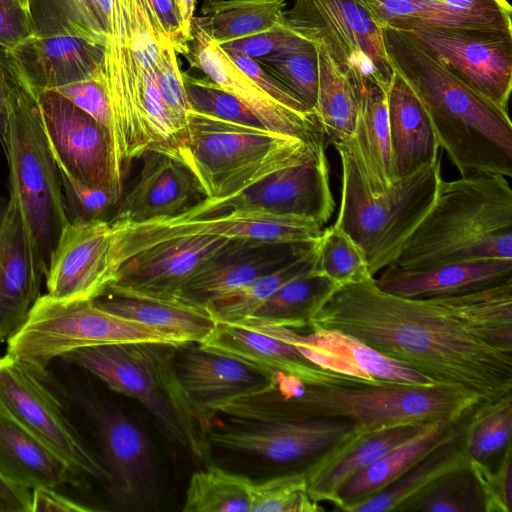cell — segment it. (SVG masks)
Returning a JSON list of instances; mask_svg holds the SVG:
<instances>
[{"label": "cell", "instance_id": "6da1fadb", "mask_svg": "<svg viewBox=\"0 0 512 512\" xmlns=\"http://www.w3.org/2000/svg\"><path fill=\"white\" fill-rule=\"evenodd\" d=\"M308 328L353 336L479 403L512 392V281L408 298L369 277L337 285Z\"/></svg>", "mask_w": 512, "mask_h": 512}, {"label": "cell", "instance_id": "7a4b0ae2", "mask_svg": "<svg viewBox=\"0 0 512 512\" xmlns=\"http://www.w3.org/2000/svg\"><path fill=\"white\" fill-rule=\"evenodd\" d=\"M479 402L450 387L413 385L359 378L308 384L283 372L271 373L261 388L227 404L239 420L260 422L342 418L362 432L396 425L457 420Z\"/></svg>", "mask_w": 512, "mask_h": 512}, {"label": "cell", "instance_id": "3957f363", "mask_svg": "<svg viewBox=\"0 0 512 512\" xmlns=\"http://www.w3.org/2000/svg\"><path fill=\"white\" fill-rule=\"evenodd\" d=\"M389 62L423 104L443 149L461 176L512 177V123L504 109L449 72L402 31L383 26Z\"/></svg>", "mask_w": 512, "mask_h": 512}, {"label": "cell", "instance_id": "277c9868", "mask_svg": "<svg viewBox=\"0 0 512 512\" xmlns=\"http://www.w3.org/2000/svg\"><path fill=\"white\" fill-rule=\"evenodd\" d=\"M479 260H512L510 184L505 176L487 172L442 179L394 264L421 270Z\"/></svg>", "mask_w": 512, "mask_h": 512}, {"label": "cell", "instance_id": "5b68a950", "mask_svg": "<svg viewBox=\"0 0 512 512\" xmlns=\"http://www.w3.org/2000/svg\"><path fill=\"white\" fill-rule=\"evenodd\" d=\"M175 348L151 342L99 345L69 351L60 359L140 402L163 436L198 460H207L210 429L180 384Z\"/></svg>", "mask_w": 512, "mask_h": 512}, {"label": "cell", "instance_id": "8992f818", "mask_svg": "<svg viewBox=\"0 0 512 512\" xmlns=\"http://www.w3.org/2000/svg\"><path fill=\"white\" fill-rule=\"evenodd\" d=\"M323 149L324 143L241 126L190 110L186 137L176 155L197 180L204 199H220Z\"/></svg>", "mask_w": 512, "mask_h": 512}, {"label": "cell", "instance_id": "52a82bcc", "mask_svg": "<svg viewBox=\"0 0 512 512\" xmlns=\"http://www.w3.org/2000/svg\"><path fill=\"white\" fill-rule=\"evenodd\" d=\"M4 154L9 168V200L46 276L52 253L70 222L59 169L41 124L37 92L26 76L9 103Z\"/></svg>", "mask_w": 512, "mask_h": 512}, {"label": "cell", "instance_id": "ba28073f", "mask_svg": "<svg viewBox=\"0 0 512 512\" xmlns=\"http://www.w3.org/2000/svg\"><path fill=\"white\" fill-rule=\"evenodd\" d=\"M342 167L341 198L334 223L363 250L369 272L394 263L405 241L431 208L442 180L441 158L396 179L383 194L367 189L345 144L334 145Z\"/></svg>", "mask_w": 512, "mask_h": 512}, {"label": "cell", "instance_id": "9c48e42d", "mask_svg": "<svg viewBox=\"0 0 512 512\" xmlns=\"http://www.w3.org/2000/svg\"><path fill=\"white\" fill-rule=\"evenodd\" d=\"M7 342V354L35 372L46 371L54 358L84 347L140 342L186 345L170 333L104 310L94 300L62 301L48 294L37 299Z\"/></svg>", "mask_w": 512, "mask_h": 512}, {"label": "cell", "instance_id": "30bf717a", "mask_svg": "<svg viewBox=\"0 0 512 512\" xmlns=\"http://www.w3.org/2000/svg\"><path fill=\"white\" fill-rule=\"evenodd\" d=\"M284 25L324 49L358 94L369 81L387 93L394 70L383 28L362 0H294Z\"/></svg>", "mask_w": 512, "mask_h": 512}, {"label": "cell", "instance_id": "8fae6325", "mask_svg": "<svg viewBox=\"0 0 512 512\" xmlns=\"http://www.w3.org/2000/svg\"><path fill=\"white\" fill-rule=\"evenodd\" d=\"M83 413L110 474L108 495L114 509L138 511L157 497L161 481L155 449L144 427L117 403L93 388L75 384L66 392Z\"/></svg>", "mask_w": 512, "mask_h": 512}, {"label": "cell", "instance_id": "7c38bea8", "mask_svg": "<svg viewBox=\"0 0 512 512\" xmlns=\"http://www.w3.org/2000/svg\"><path fill=\"white\" fill-rule=\"evenodd\" d=\"M47 375V370L35 372L9 354L0 357V403L81 474L108 484L110 474L101 457L67 417Z\"/></svg>", "mask_w": 512, "mask_h": 512}, {"label": "cell", "instance_id": "4fadbf2b", "mask_svg": "<svg viewBox=\"0 0 512 512\" xmlns=\"http://www.w3.org/2000/svg\"><path fill=\"white\" fill-rule=\"evenodd\" d=\"M334 208L328 161L325 150H321L237 194L202 199L175 217L145 224H168L231 212H256L301 216L323 226L331 218Z\"/></svg>", "mask_w": 512, "mask_h": 512}, {"label": "cell", "instance_id": "5bb4252c", "mask_svg": "<svg viewBox=\"0 0 512 512\" xmlns=\"http://www.w3.org/2000/svg\"><path fill=\"white\" fill-rule=\"evenodd\" d=\"M114 230L117 272L106 291L166 299H173L180 285L232 240L205 234L141 236Z\"/></svg>", "mask_w": 512, "mask_h": 512}, {"label": "cell", "instance_id": "9a60e30c", "mask_svg": "<svg viewBox=\"0 0 512 512\" xmlns=\"http://www.w3.org/2000/svg\"><path fill=\"white\" fill-rule=\"evenodd\" d=\"M39 115L58 168L84 184L123 195L124 174L110 132L53 90L37 93Z\"/></svg>", "mask_w": 512, "mask_h": 512}, {"label": "cell", "instance_id": "2e32d148", "mask_svg": "<svg viewBox=\"0 0 512 512\" xmlns=\"http://www.w3.org/2000/svg\"><path fill=\"white\" fill-rule=\"evenodd\" d=\"M358 430L342 418L260 422L228 419L208 434L210 444L268 462L300 465L303 470L325 461Z\"/></svg>", "mask_w": 512, "mask_h": 512}, {"label": "cell", "instance_id": "e0dca14e", "mask_svg": "<svg viewBox=\"0 0 512 512\" xmlns=\"http://www.w3.org/2000/svg\"><path fill=\"white\" fill-rule=\"evenodd\" d=\"M472 89L507 109L512 88V33L494 30H400Z\"/></svg>", "mask_w": 512, "mask_h": 512}, {"label": "cell", "instance_id": "ac0fdd59", "mask_svg": "<svg viewBox=\"0 0 512 512\" xmlns=\"http://www.w3.org/2000/svg\"><path fill=\"white\" fill-rule=\"evenodd\" d=\"M116 272V232L109 221L69 223L50 259L46 294L62 301L95 300Z\"/></svg>", "mask_w": 512, "mask_h": 512}, {"label": "cell", "instance_id": "d6986e66", "mask_svg": "<svg viewBox=\"0 0 512 512\" xmlns=\"http://www.w3.org/2000/svg\"><path fill=\"white\" fill-rule=\"evenodd\" d=\"M178 53L191 67L202 71L207 79L245 104L270 131L327 146L315 114L296 112L269 96L234 63L196 17L192 20L190 36Z\"/></svg>", "mask_w": 512, "mask_h": 512}, {"label": "cell", "instance_id": "ffe728a7", "mask_svg": "<svg viewBox=\"0 0 512 512\" xmlns=\"http://www.w3.org/2000/svg\"><path fill=\"white\" fill-rule=\"evenodd\" d=\"M293 344L306 358L335 373L368 381L432 385L430 379L398 363L357 338L338 330L317 329L308 334L252 318L237 323Z\"/></svg>", "mask_w": 512, "mask_h": 512}, {"label": "cell", "instance_id": "44dd1931", "mask_svg": "<svg viewBox=\"0 0 512 512\" xmlns=\"http://www.w3.org/2000/svg\"><path fill=\"white\" fill-rule=\"evenodd\" d=\"M132 187L122 195L109 221L130 226L175 217L204 199L202 190L175 152L148 149Z\"/></svg>", "mask_w": 512, "mask_h": 512}, {"label": "cell", "instance_id": "7402d4cb", "mask_svg": "<svg viewBox=\"0 0 512 512\" xmlns=\"http://www.w3.org/2000/svg\"><path fill=\"white\" fill-rule=\"evenodd\" d=\"M314 243L231 240L180 285L173 299L205 308L210 300L290 263L309 251Z\"/></svg>", "mask_w": 512, "mask_h": 512}, {"label": "cell", "instance_id": "603a6c76", "mask_svg": "<svg viewBox=\"0 0 512 512\" xmlns=\"http://www.w3.org/2000/svg\"><path fill=\"white\" fill-rule=\"evenodd\" d=\"M45 276L39 266L20 215L0 196V343L24 324Z\"/></svg>", "mask_w": 512, "mask_h": 512}, {"label": "cell", "instance_id": "cb8c5ba5", "mask_svg": "<svg viewBox=\"0 0 512 512\" xmlns=\"http://www.w3.org/2000/svg\"><path fill=\"white\" fill-rule=\"evenodd\" d=\"M183 347L175 353L177 375L187 398L209 429L218 405L263 387L271 375L196 343Z\"/></svg>", "mask_w": 512, "mask_h": 512}, {"label": "cell", "instance_id": "d4e9b609", "mask_svg": "<svg viewBox=\"0 0 512 512\" xmlns=\"http://www.w3.org/2000/svg\"><path fill=\"white\" fill-rule=\"evenodd\" d=\"M383 27L447 28L512 33L507 0H362Z\"/></svg>", "mask_w": 512, "mask_h": 512}, {"label": "cell", "instance_id": "484cf974", "mask_svg": "<svg viewBox=\"0 0 512 512\" xmlns=\"http://www.w3.org/2000/svg\"><path fill=\"white\" fill-rule=\"evenodd\" d=\"M113 227L125 234L141 236L205 234L232 240L302 244L315 242L323 226L295 215L231 212L168 224Z\"/></svg>", "mask_w": 512, "mask_h": 512}, {"label": "cell", "instance_id": "4316f807", "mask_svg": "<svg viewBox=\"0 0 512 512\" xmlns=\"http://www.w3.org/2000/svg\"><path fill=\"white\" fill-rule=\"evenodd\" d=\"M197 345L268 374L283 372L308 384L355 379L320 367L291 343L237 324L216 322L210 334Z\"/></svg>", "mask_w": 512, "mask_h": 512}, {"label": "cell", "instance_id": "83f0119b", "mask_svg": "<svg viewBox=\"0 0 512 512\" xmlns=\"http://www.w3.org/2000/svg\"><path fill=\"white\" fill-rule=\"evenodd\" d=\"M10 51L39 93L95 75L103 60L105 45L73 36L31 35Z\"/></svg>", "mask_w": 512, "mask_h": 512}, {"label": "cell", "instance_id": "f1b7e54d", "mask_svg": "<svg viewBox=\"0 0 512 512\" xmlns=\"http://www.w3.org/2000/svg\"><path fill=\"white\" fill-rule=\"evenodd\" d=\"M0 475L30 490L81 486L86 477L23 427L0 403Z\"/></svg>", "mask_w": 512, "mask_h": 512}, {"label": "cell", "instance_id": "f546056e", "mask_svg": "<svg viewBox=\"0 0 512 512\" xmlns=\"http://www.w3.org/2000/svg\"><path fill=\"white\" fill-rule=\"evenodd\" d=\"M509 281L512 260L455 262L421 270L401 269L392 263L375 279L381 290L408 298L468 292Z\"/></svg>", "mask_w": 512, "mask_h": 512}, {"label": "cell", "instance_id": "4dcf8cb0", "mask_svg": "<svg viewBox=\"0 0 512 512\" xmlns=\"http://www.w3.org/2000/svg\"><path fill=\"white\" fill-rule=\"evenodd\" d=\"M386 97L393 173L396 180L436 161L440 147L423 104L396 71Z\"/></svg>", "mask_w": 512, "mask_h": 512}, {"label": "cell", "instance_id": "1f68e13d", "mask_svg": "<svg viewBox=\"0 0 512 512\" xmlns=\"http://www.w3.org/2000/svg\"><path fill=\"white\" fill-rule=\"evenodd\" d=\"M427 424L410 423L356 432L325 461L304 470L310 497L316 502H333L338 489L348 479L415 436Z\"/></svg>", "mask_w": 512, "mask_h": 512}, {"label": "cell", "instance_id": "d6a6232c", "mask_svg": "<svg viewBox=\"0 0 512 512\" xmlns=\"http://www.w3.org/2000/svg\"><path fill=\"white\" fill-rule=\"evenodd\" d=\"M345 144L373 195L385 193L395 181L392 164L386 92L367 82L359 94L353 138Z\"/></svg>", "mask_w": 512, "mask_h": 512}, {"label": "cell", "instance_id": "836d02e7", "mask_svg": "<svg viewBox=\"0 0 512 512\" xmlns=\"http://www.w3.org/2000/svg\"><path fill=\"white\" fill-rule=\"evenodd\" d=\"M471 410L455 422L436 446L396 480L360 503L353 512L399 511L402 505L442 475L467 466L465 431Z\"/></svg>", "mask_w": 512, "mask_h": 512}, {"label": "cell", "instance_id": "e575fe53", "mask_svg": "<svg viewBox=\"0 0 512 512\" xmlns=\"http://www.w3.org/2000/svg\"><path fill=\"white\" fill-rule=\"evenodd\" d=\"M94 302L111 313L170 333L185 344L202 342L216 324L205 308L176 299L106 291Z\"/></svg>", "mask_w": 512, "mask_h": 512}, {"label": "cell", "instance_id": "d590c367", "mask_svg": "<svg viewBox=\"0 0 512 512\" xmlns=\"http://www.w3.org/2000/svg\"><path fill=\"white\" fill-rule=\"evenodd\" d=\"M457 420L440 419L427 424L415 436L348 479L338 489L332 503L353 512L360 503L384 489L436 446Z\"/></svg>", "mask_w": 512, "mask_h": 512}, {"label": "cell", "instance_id": "8d00e7d4", "mask_svg": "<svg viewBox=\"0 0 512 512\" xmlns=\"http://www.w3.org/2000/svg\"><path fill=\"white\" fill-rule=\"evenodd\" d=\"M285 7V0H206L196 18L223 44L283 26Z\"/></svg>", "mask_w": 512, "mask_h": 512}, {"label": "cell", "instance_id": "74e56055", "mask_svg": "<svg viewBox=\"0 0 512 512\" xmlns=\"http://www.w3.org/2000/svg\"><path fill=\"white\" fill-rule=\"evenodd\" d=\"M319 86L314 114L326 144L349 142L354 135L359 94L351 81L340 72L327 52L318 47Z\"/></svg>", "mask_w": 512, "mask_h": 512}, {"label": "cell", "instance_id": "f35d334b", "mask_svg": "<svg viewBox=\"0 0 512 512\" xmlns=\"http://www.w3.org/2000/svg\"><path fill=\"white\" fill-rule=\"evenodd\" d=\"M336 287L312 269L281 286L248 318L293 330L309 327L314 313Z\"/></svg>", "mask_w": 512, "mask_h": 512}, {"label": "cell", "instance_id": "ab89813d", "mask_svg": "<svg viewBox=\"0 0 512 512\" xmlns=\"http://www.w3.org/2000/svg\"><path fill=\"white\" fill-rule=\"evenodd\" d=\"M37 37L73 36L105 45L109 27L95 0H28Z\"/></svg>", "mask_w": 512, "mask_h": 512}, {"label": "cell", "instance_id": "60d3db41", "mask_svg": "<svg viewBox=\"0 0 512 512\" xmlns=\"http://www.w3.org/2000/svg\"><path fill=\"white\" fill-rule=\"evenodd\" d=\"M313 247L290 263L250 284L210 300L205 309L215 322L237 324L251 316L268 298L291 279L313 269Z\"/></svg>", "mask_w": 512, "mask_h": 512}, {"label": "cell", "instance_id": "b9f144b4", "mask_svg": "<svg viewBox=\"0 0 512 512\" xmlns=\"http://www.w3.org/2000/svg\"><path fill=\"white\" fill-rule=\"evenodd\" d=\"M254 482L244 475L210 466L192 474L184 512H251Z\"/></svg>", "mask_w": 512, "mask_h": 512}, {"label": "cell", "instance_id": "7bdbcfd3", "mask_svg": "<svg viewBox=\"0 0 512 512\" xmlns=\"http://www.w3.org/2000/svg\"><path fill=\"white\" fill-rule=\"evenodd\" d=\"M512 392L473 407L465 431L469 460L486 463L510 443Z\"/></svg>", "mask_w": 512, "mask_h": 512}, {"label": "cell", "instance_id": "ee69618b", "mask_svg": "<svg viewBox=\"0 0 512 512\" xmlns=\"http://www.w3.org/2000/svg\"><path fill=\"white\" fill-rule=\"evenodd\" d=\"M399 511L484 512L481 491L469 464L433 481Z\"/></svg>", "mask_w": 512, "mask_h": 512}, {"label": "cell", "instance_id": "f6af8a7d", "mask_svg": "<svg viewBox=\"0 0 512 512\" xmlns=\"http://www.w3.org/2000/svg\"><path fill=\"white\" fill-rule=\"evenodd\" d=\"M313 270L337 285L373 277L363 250L334 224L322 230L314 243Z\"/></svg>", "mask_w": 512, "mask_h": 512}, {"label": "cell", "instance_id": "bcb514c9", "mask_svg": "<svg viewBox=\"0 0 512 512\" xmlns=\"http://www.w3.org/2000/svg\"><path fill=\"white\" fill-rule=\"evenodd\" d=\"M314 113L319 86L318 48L312 42L257 60Z\"/></svg>", "mask_w": 512, "mask_h": 512}, {"label": "cell", "instance_id": "7dc6e473", "mask_svg": "<svg viewBox=\"0 0 512 512\" xmlns=\"http://www.w3.org/2000/svg\"><path fill=\"white\" fill-rule=\"evenodd\" d=\"M182 78L190 110L233 124L269 130L252 110L211 80L184 72Z\"/></svg>", "mask_w": 512, "mask_h": 512}, {"label": "cell", "instance_id": "c3c4849f", "mask_svg": "<svg viewBox=\"0 0 512 512\" xmlns=\"http://www.w3.org/2000/svg\"><path fill=\"white\" fill-rule=\"evenodd\" d=\"M323 508L307 490L304 470L273 477L252 488L251 512H318Z\"/></svg>", "mask_w": 512, "mask_h": 512}, {"label": "cell", "instance_id": "681fc988", "mask_svg": "<svg viewBox=\"0 0 512 512\" xmlns=\"http://www.w3.org/2000/svg\"><path fill=\"white\" fill-rule=\"evenodd\" d=\"M157 75L165 109L182 144L186 137L190 105L172 41L162 48Z\"/></svg>", "mask_w": 512, "mask_h": 512}, {"label": "cell", "instance_id": "f907efd6", "mask_svg": "<svg viewBox=\"0 0 512 512\" xmlns=\"http://www.w3.org/2000/svg\"><path fill=\"white\" fill-rule=\"evenodd\" d=\"M59 174L70 223L107 220L108 214L119 202L111 191L79 182L60 169Z\"/></svg>", "mask_w": 512, "mask_h": 512}, {"label": "cell", "instance_id": "816d5d0a", "mask_svg": "<svg viewBox=\"0 0 512 512\" xmlns=\"http://www.w3.org/2000/svg\"><path fill=\"white\" fill-rule=\"evenodd\" d=\"M496 470L488 464L469 460L483 500L484 512H511L512 509V452L510 443L505 447Z\"/></svg>", "mask_w": 512, "mask_h": 512}, {"label": "cell", "instance_id": "f5cc1de1", "mask_svg": "<svg viewBox=\"0 0 512 512\" xmlns=\"http://www.w3.org/2000/svg\"><path fill=\"white\" fill-rule=\"evenodd\" d=\"M53 91L90 115L104 126L113 138V118L109 97L99 69L92 77L61 86Z\"/></svg>", "mask_w": 512, "mask_h": 512}, {"label": "cell", "instance_id": "db71d44e", "mask_svg": "<svg viewBox=\"0 0 512 512\" xmlns=\"http://www.w3.org/2000/svg\"><path fill=\"white\" fill-rule=\"evenodd\" d=\"M308 40L295 34L285 25L248 37L220 44L227 53H237L259 60L275 53L301 46Z\"/></svg>", "mask_w": 512, "mask_h": 512}, {"label": "cell", "instance_id": "11a10c76", "mask_svg": "<svg viewBox=\"0 0 512 512\" xmlns=\"http://www.w3.org/2000/svg\"><path fill=\"white\" fill-rule=\"evenodd\" d=\"M227 54L246 75L274 100L296 112L314 114L294 93L262 67L257 60L237 53Z\"/></svg>", "mask_w": 512, "mask_h": 512}, {"label": "cell", "instance_id": "9f6ffc18", "mask_svg": "<svg viewBox=\"0 0 512 512\" xmlns=\"http://www.w3.org/2000/svg\"><path fill=\"white\" fill-rule=\"evenodd\" d=\"M24 76L12 52L0 46V145L3 152L6 149L9 103Z\"/></svg>", "mask_w": 512, "mask_h": 512}, {"label": "cell", "instance_id": "6f0895ef", "mask_svg": "<svg viewBox=\"0 0 512 512\" xmlns=\"http://www.w3.org/2000/svg\"><path fill=\"white\" fill-rule=\"evenodd\" d=\"M32 34L28 11L15 0H0V46L11 50Z\"/></svg>", "mask_w": 512, "mask_h": 512}, {"label": "cell", "instance_id": "680465c9", "mask_svg": "<svg viewBox=\"0 0 512 512\" xmlns=\"http://www.w3.org/2000/svg\"><path fill=\"white\" fill-rule=\"evenodd\" d=\"M94 509L79 504L58 493L55 488L32 490L31 512H90Z\"/></svg>", "mask_w": 512, "mask_h": 512}, {"label": "cell", "instance_id": "91938a15", "mask_svg": "<svg viewBox=\"0 0 512 512\" xmlns=\"http://www.w3.org/2000/svg\"><path fill=\"white\" fill-rule=\"evenodd\" d=\"M32 490L0 475V512H31Z\"/></svg>", "mask_w": 512, "mask_h": 512}, {"label": "cell", "instance_id": "94428289", "mask_svg": "<svg viewBox=\"0 0 512 512\" xmlns=\"http://www.w3.org/2000/svg\"><path fill=\"white\" fill-rule=\"evenodd\" d=\"M179 22V39L174 49L177 52L183 47L190 36L191 24L197 0H173Z\"/></svg>", "mask_w": 512, "mask_h": 512}, {"label": "cell", "instance_id": "6125c7cd", "mask_svg": "<svg viewBox=\"0 0 512 512\" xmlns=\"http://www.w3.org/2000/svg\"><path fill=\"white\" fill-rule=\"evenodd\" d=\"M21 7L28 11V0H15Z\"/></svg>", "mask_w": 512, "mask_h": 512}]
</instances>
